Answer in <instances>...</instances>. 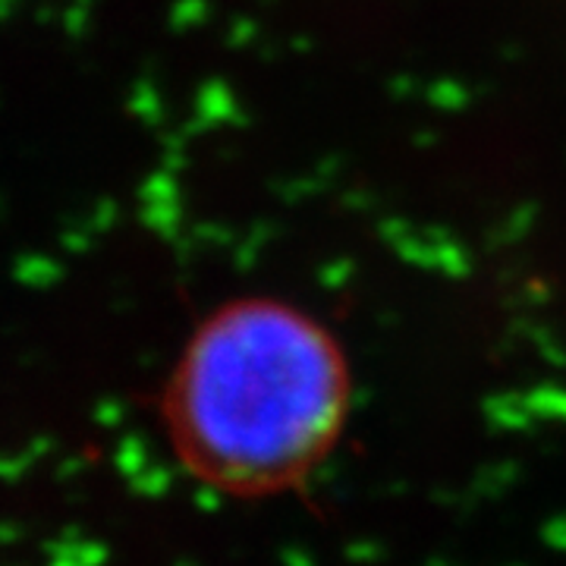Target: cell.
<instances>
[{
	"label": "cell",
	"instance_id": "cell-1",
	"mask_svg": "<svg viewBox=\"0 0 566 566\" xmlns=\"http://www.w3.org/2000/svg\"><path fill=\"white\" fill-rule=\"evenodd\" d=\"M344 375L322 331L281 303L218 308L161 394L170 447L196 479L259 494L293 479L334 431Z\"/></svg>",
	"mask_w": 566,
	"mask_h": 566
}]
</instances>
